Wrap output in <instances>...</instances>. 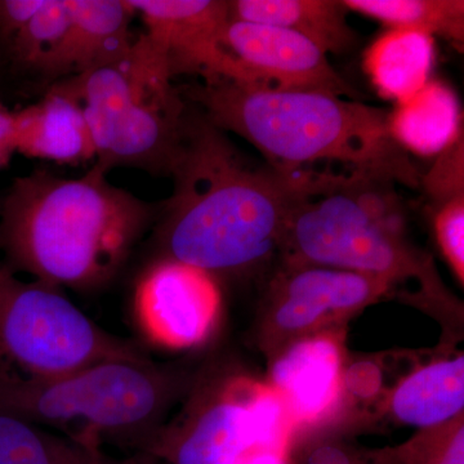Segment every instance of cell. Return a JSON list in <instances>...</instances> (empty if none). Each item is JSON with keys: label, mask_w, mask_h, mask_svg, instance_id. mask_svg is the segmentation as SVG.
I'll return each instance as SVG.
<instances>
[{"label": "cell", "mask_w": 464, "mask_h": 464, "mask_svg": "<svg viewBox=\"0 0 464 464\" xmlns=\"http://www.w3.org/2000/svg\"><path fill=\"white\" fill-rule=\"evenodd\" d=\"M146 26L143 34L172 79L182 75L237 81L224 47L230 21L227 0H128Z\"/></svg>", "instance_id": "12"}, {"label": "cell", "mask_w": 464, "mask_h": 464, "mask_svg": "<svg viewBox=\"0 0 464 464\" xmlns=\"http://www.w3.org/2000/svg\"><path fill=\"white\" fill-rule=\"evenodd\" d=\"M430 217L442 257L464 284V194L429 201Z\"/></svg>", "instance_id": "24"}, {"label": "cell", "mask_w": 464, "mask_h": 464, "mask_svg": "<svg viewBox=\"0 0 464 464\" xmlns=\"http://www.w3.org/2000/svg\"><path fill=\"white\" fill-rule=\"evenodd\" d=\"M70 33L67 78L110 65L127 54L137 38L136 12L128 0H67Z\"/></svg>", "instance_id": "17"}, {"label": "cell", "mask_w": 464, "mask_h": 464, "mask_svg": "<svg viewBox=\"0 0 464 464\" xmlns=\"http://www.w3.org/2000/svg\"><path fill=\"white\" fill-rule=\"evenodd\" d=\"M45 3L47 0H0V41L11 44Z\"/></svg>", "instance_id": "25"}, {"label": "cell", "mask_w": 464, "mask_h": 464, "mask_svg": "<svg viewBox=\"0 0 464 464\" xmlns=\"http://www.w3.org/2000/svg\"><path fill=\"white\" fill-rule=\"evenodd\" d=\"M97 441L0 413V464H103Z\"/></svg>", "instance_id": "20"}, {"label": "cell", "mask_w": 464, "mask_h": 464, "mask_svg": "<svg viewBox=\"0 0 464 464\" xmlns=\"http://www.w3.org/2000/svg\"><path fill=\"white\" fill-rule=\"evenodd\" d=\"M393 289L386 280L368 275L319 266H284L271 283L259 322L262 350L274 356L293 342L341 329Z\"/></svg>", "instance_id": "8"}, {"label": "cell", "mask_w": 464, "mask_h": 464, "mask_svg": "<svg viewBox=\"0 0 464 464\" xmlns=\"http://www.w3.org/2000/svg\"><path fill=\"white\" fill-rule=\"evenodd\" d=\"M70 33L67 0H47L8 47L18 66L57 82L67 78Z\"/></svg>", "instance_id": "21"}, {"label": "cell", "mask_w": 464, "mask_h": 464, "mask_svg": "<svg viewBox=\"0 0 464 464\" xmlns=\"http://www.w3.org/2000/svg\"><path fill=\"white\" fill-rule=\"evenodd\" d=\"M374 453L382 464H464L463 414L450 422L418 430L398 447Z\"/></svg>", "instance_id": "23"}, {"label": "cell", "mask_w": 464, "mask_h": 464, "mask_svg": "<svg viewBox=\"0 0 464 464\" xmlns=\"http://www.w3.org/2000/svg\"><path fill=\"white\" fill-rule=\"evenodd\" d=\"M315 173L253 166L188 103L169 172L173 192L159 204L154 225L158 258L195 266L217 279L257 267L279 252L289 210Z\"/></svg>", "instance_id": "1"}, {"label": "cell", "mask_w": 464, "mask_h": 464, "mask_svg": "<svg viewBox=\"0 0 464 464\" xmlns=\"http://www.w3.org/2000/svg\"><path fill=\"white\" fill-rule=\"evenodd\" d=\"M464 408V357L440 359L414 369L391 392L389 411L418 430L456 420Z\"/></svg>", "instance_id": "18"}, {"label": "cell", "mask_w": 464, "mask_h": 464, "mask_svg": "<svg viewBox=\"0 0 464 464\" xmlns=\"http://www.w3.org/2000/svg\"><path fill=\"white\" fill-rule=\"evenodd\" d=\"M348 12L373 18L389 29L417 30L462 47L463 0H342Z\"/></svg>", "instance_id": "22"}, {"label": "cell", "mask_w": 464, "mask_h": 464, "mask_svg": "<svg viewBox=\"0 0 464 464\" xmlns=\"http://www.w3.org/2000/svg\"><path fill=\"white\" fill-rule=\"evenodd\" d=\"M103 464H167L160 458L152 456L148 451H140L137 456L127 458L124 460H108L103 459Z\"/></svg>", "instance_id": "27"}, {"label": "cell", "mask_w": 464, "mask_h": 464, "mask_svg": "<svg viewBox=\"0 0 464 464\" xmlns=\"http://www.w3.org/2000/svg\"><path fill=\"white\" fill-rule=\"evenodd\" d=\"M157 204L116 188L94 164L79 179L18 177L0 203V250L17 274L79 292L102 288L155 225Z\"/></svg>", "instance_id": "2"}, {"label": "cell", "mask_w": 464, "mask_h": 464, "mask_svg": "<svg viewBox=\"0 0 464 464\" xmlns=\"http://www.w3.org/2000/svg\"><path fill=\"white\" fill-rule=\"evenodd\" d=\"M267 383L283 399L297 431L331 417L346 386L342 329L302 338L275 353Z\"/></svg>", "instance_id": "13"}, {"label": "cell", "mask_w": 464, "mask_h": 464, "mask_svg": "<svg viewBox=\"0 0 464 464\" xmlns=\"http://www.w3.org/2000/svg\"><path fill=\"white\" fill-rule=\"evenodd\" d=\"M16 151L14 140V111L0 102V170L11 163Z\"/></svg>", "instance_id": "26"}, {"label": "cell", "mask_w": 464, "mask_h": 464, "mask_svg": "<svg viewBox=\"0 0 464 464\" xmlns=\"http://www.w3.org/2000/svg\"><path fill=\"white\" fill-rule=\"evenodd\" d=\"M246 377H195L179 420L161 427L143 451L167 464H237L253 442Z\"/></svg>", "instance_id": "9"}, {"label": "cell", "mask_w": 464, "mask_h": 464, "mask_svg": "<svg viewBox=\"0 0 464 464\" xmlns=\"http://www.w3.org/2000/svg\"><path fill=\"white\" fill-rule=\"evenodd\" d=\"M134 306L149 340L170 350L199 346L222 311L218 279L169 258H158L140 277Z\"/></svg>", "instance_id": "10"}, {"label": "cell", "mask_w": 464, "mask_h": 464, "mask_svg": "<svg viewBox=\"0 0 464 464\" xmlns=\"http://www.w3.org/2000/svg\"><path fill=\"white\" fill-rule=\"evenodd\" d=\"M194 381L150 357L111 360L50 378L0 364V413L45 429L81 430V439L106 436L143 451Z\"/></svg>", "instance_id": "5"}, {"label": "cell", "mask_w": 464, "mask_h": 464, "mask_svg": "<svg viewBox=\"0 0 464 464\" xmlns=\"http://www.w3.org/2000/svg\"><path fill=\"white\" fill-rule=\"evenodd\" d=\"M148 355L103 331L47 284L25 282L0 261V364L30 377H57L111 360Z\"/></svg>", "instance_id": "7"}, {"label": "cell", "mask_w": 464, "mask_h": 464, "mask_svg": "<svg viewBox=\"0 0 464 464\" xmlns=\"http://www.w3.org/2000/svg\"><path fill=\"white\" fill-rule=\"evenodd\" d=\"M14 140L26 158L60 166L96 160L83 106L58 82L41 101L14 111Z\"/></svg>", "instance_id": "14"}, {"label": "cell", "mask_w": 464, "mask_h": 464, "mask_svg": "<svg viewBox=\"0 0 464 464\" xmlns=\"http://www.w3.org/2000/svg\"><path fill=\"white\" fill-rule=\"evenodd\" d=\"M224 47L237 66V82L359 100V92L335 72L328 54L290 30L230 20L225 29Z\"/></svg>", "instance_id": "11"}, {"label": "cell", "mask_w": 464, "mask_h": 464, "mask_svg": "<svg viewBox=\"0 0 464 464\" xmlns=\"http://www.w3.org/2000/svg\"><path fill=\"white\" fill-rule=\"evenodd\" d=\"M279 252L284 266H319L380 277L393 288L417 282L418 298L451 307L432 258L408 237L392 179L374 174L316 172L293 204Z\"/></svg>", "instance_id": "4"}, {"label": "cell", "mask_w": 464, "mask_h": 464, "mask_svg": "<svg viewBox=\"0 0 464 464\" xmlns=\"http://www.w3.org/2000/svg\"><path fill=\"white\" fill-rule=\"evenodd\" d=\"M57 82L83 106L94 164L169 176L188 103L145 35L115 63Z\"/></svg>", "instance_id": "6"}, {"label": "cell", "mask_w": 464, "mask_h": 464, "mask_svg": "<svg viewBox=\"0 0 464 464\" xmlns=\"http://www.w3.org/2000/svg\"><path fill=\"white\" fill-rule=\"evenodd\" d=\"M435 60V38L430 34L387 29L366 48L362 67L377 93L395 105L431 81Z\"/></svg>", "instance_id": "19"}, {"label": "cell", "mask_w": 464, "mask_h": 464, "mask_svg": "<svg viewBox=\"0 0 464 464\" xmlns=\"http://www.w3.org/2000/svg\"><path fill=\"white\" fill-rule=\"evenodd\" d=\"M342 0H232L230 20L283 27L304 36L326 54L355 50L359 35Z\"/></svg>", "instance_id": "15"}, {"label": "cell", "mask_w": 464, "mask_h": 464, "mask_svg": "<svg viewBox=\"0 0 464 464\" xmlns=\"http://www.w3.org/2000/svg\"><path fill=\"white\" fill-rule=\"evenodd\" d=\"M218 130L237 134L268 166L298 172L308 164H343L420 188L422 173L389 130V111L359 100L212 79L179 88Z\"/></svg>", "instance_id": "3"}, {"label": "cell", "mask_w": 464, "mask_h": 464, "mask_svg": "<svg viewBox=\"0 0 464 464\" xmlns=\"http://www.w3.org/2000/svg\"><path fill=\"white\" fill-rule=\"evenodd\" d=\"M389 130L409 155L438 157L463 136V115L456 92L431 79L389 111Z\"/></svg>", "instance_id": "16"}, {"label": "cell", "mask_w": 464, "mask_h": 464, "mask_svg": "<svg viewBox=\"0 0 464 464\" xmlns=\"http://www.w3.org/2000/svg\"><path fill=\"white\" fill-rule=\"evenodd\" d=\"M373 457H374V464H382L380 460L377 459V457H375L374 450H373Z\"/></svg>", "instance_id": "28"}]
</instances>
